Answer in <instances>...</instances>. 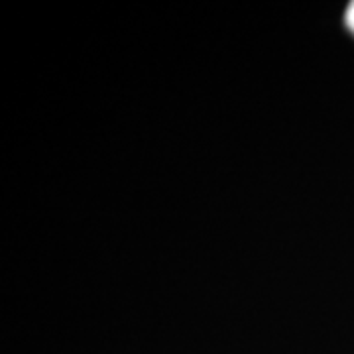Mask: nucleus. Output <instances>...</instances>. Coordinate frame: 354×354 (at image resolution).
Returning <instances> with one entry per match:
<instances>
[{"instance_id":"obj_1","label":"nucleus","mask_w":354,"mask_h":354,"mask_svg":"<svg viewBox=\"0 0 354 354\" xmlns=\"http://www.w3.org/2000/svg\"><path fill=\"white\" fill-rule=\"evenodd\" d=\"M346 24L354 32V2L348 6V10H346Z\"/></svg>"}]
</instances>
